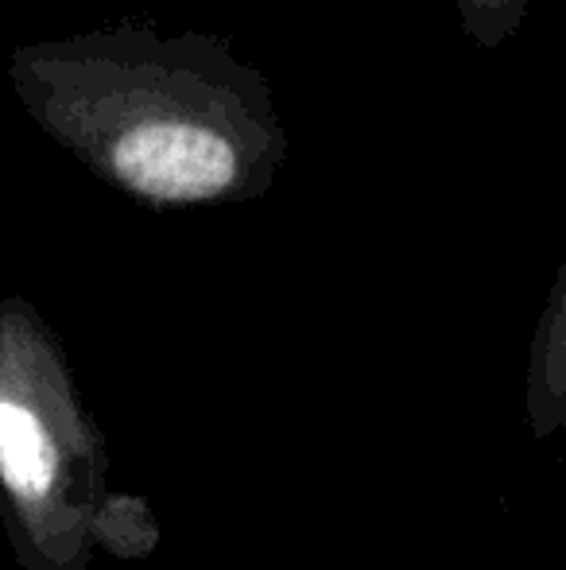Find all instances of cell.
<instances>
[{
  "instance_id": "6da1fadb",
  "label": "cell",
  "mask_w": 566,
  "mask_h": 570,
  "mask_svg": "<svg viewBox=\"0 0 566 570\" xmlns=\"http://www.w3.org/2000/svg\"><path fill=\"white\" fill-rule=\"evenodd\" d=\"M23 114L148 210L265 198L287 159L272 82L202 31L106 28L8 59Z\"/></svg>"
},
{
  "instance_id": "7a4b0ae2",
  "label": "cell",
  "mask_w": 566,
  "mask_h": 570,
  "mask_svg": "<svg viewBox=\"0 0 566 570\" xmlns=\"http://www.w3.org/2000/svg\"><path fill=\"white\" fill-rule=\"evenodd\" d=\"M0 478L23 504L51 501L62 478V446L28 400L0 396Z\"/></svg>"
},
{
  "instance_id": "277c9868",
  "label": "cell",
  "mask_w": 566,
  "mask_h": 570,
  "mask_svg": "<svg viewBox=\"0 0 566 570\" xmlns=\"http://www.w3.org/2000/svg\"><path fill=\"white\" fill-rule=\"evenodd\" d=\"M461 20V31L481 51H497L520 31L532 0H450Z\"/></svg>"
},
{
  "instance_id": "3957f363",
  "label": "cell",
  "mask_w": 566,
  "mask_h": 570,
  "mask_svg": "<svg viewBox=\"0 0 566 570\" xmlns=\"http://www.w3.org/2000/svg\"><path fill=\"white\" fill-rule=\"evenodd\" d=\"M528 420L539 439L566 428V261L528 353Z\"/></svg>"
}]
</instances>
